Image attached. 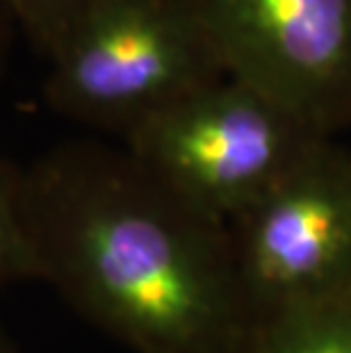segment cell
Instances as JSON below:
<instances>
[{"mask_svg":"<svg viewBox=\"0 0 351 353\" xmlns=\"http://www.w3.org/2000/svg\"><path fill=\"white\" fill-rule=\"evenodd\" d=\"M235 353H351V292L256 317Z\"/></svg>","mask_w":351,"mask_h":353,"instance_id":"obj_6","label":"cell"},{"mask_svg":"<svg viewBox=\"0 0 351 353\" xmlns=\"http://www.w3.org/2000/svg\"><path fill=\"white\" fill-rule=\"evenodd\" d=\"M39 283V260L28 203V174L0 157V290Z\"/></svg>","mask_w":351,"mask_h":353,"instance_id":"obj_7","label":"cell"},{"mask_svg":"<svg viewBox=\"0 0 351 353\" xmlns=\"http://www.w3.org/2000/svg\"><path fill=\"white\" fill-rule=\"evenodd\" d=\"M39 283L132 353H235L251 324L226 223L123 146L69 141L26 167Z\"/></svg>","mask_w":351,"mask_h":353,"instance_id":"obj_1","label":"cell"},{"mask_svg":"<svg viewBox=\"0 0 351 353\" xmlns=\"http://www.w3.org/2000/svg\"><path fill=\"white\" fill-rule=\"evenodd\" d=\"M324 139L258 89L223 76L158 112L121 146L178 201L230 226Z\"/></svg>","mask_w":351,"mask_h":353,"instance_id":"obj_3","label":"cell"},{"mask_svg":"<svg viewBox=\"0 0 351 353\" xmlns=\"http://www.w3.org/2000/svg\"><path fill=\"white\" fill-rule=\"evenodd\" d=\"M14 32H19L17 19H14V14L10 12L5 0H0V82H3V76H5V66H7V57H10Z\"/></svg>","mask_w":351,"mask_h":353,"instance_id":"obj_9","label":"cell"},{"mask_svg":"<svg viewBox=\"0 0 351 353\" xmlns=\"http://www.w3.org/2000/svg\"><path fill=\"white\" fill-rule=\"evenodd\" d=\"M17 19L19 32L46 59L69 34L87 0H5Z\"/></svg>","mask_w":351,"mask_h":353,"instance_id":"obj_8","label":"cell"},{"mask_svg":"<svg viewBox=\"0 0 351 353\" xmlns=\"http://www.w3.org/2000/svg\"><path fill=\"white\" fill-rule=\"evenodd\" d=\"M251 321L351 292V148L324 139L230 223Z\"/></svg>","mask_w":351,"mask_h":353,"instance_id":"obj_4","label":"cell"},{"mask_svg":"<svg viewBox=\"0 0 351 353\" xmlns=\"http://www.w3.org/2000/svg\"><path fill=\"white\" fill-rule=\"evenodd\" d=\"M223 76L197 0H87L48 59L43 101L123 139Z\"/></svg>","mask_w":351,"mask_h":353,"instance_id":"obj_2","label":"cell"},{"mask_svg":"<svg viewBox=\"0 0 351 353\" xmlns=\"http://www.w3.org/2000/svg\"><path fill=\"white\" fill-rule=\"evenodd\" d=\"M0 353H19L17 342L12 340V335L7 333V328L0 321Z\"/></svg>","mask_w":351,"mask_h":353,"instance_id":"obj_10","label":"cell"},{"mask_svg":"<svg viewBox=\"0 0 351 353\" xmlns=\"http://www.w3.org/2000/svg\"><path fill=\"white\" fill-rule=\"evenodd\" d=\"M228 78L335 137L351 128V0H197Z\"/></svg>","mask_w":351,"mask_h":353,"instance_id":"obj_5","label":"cell"}]
</instances>
